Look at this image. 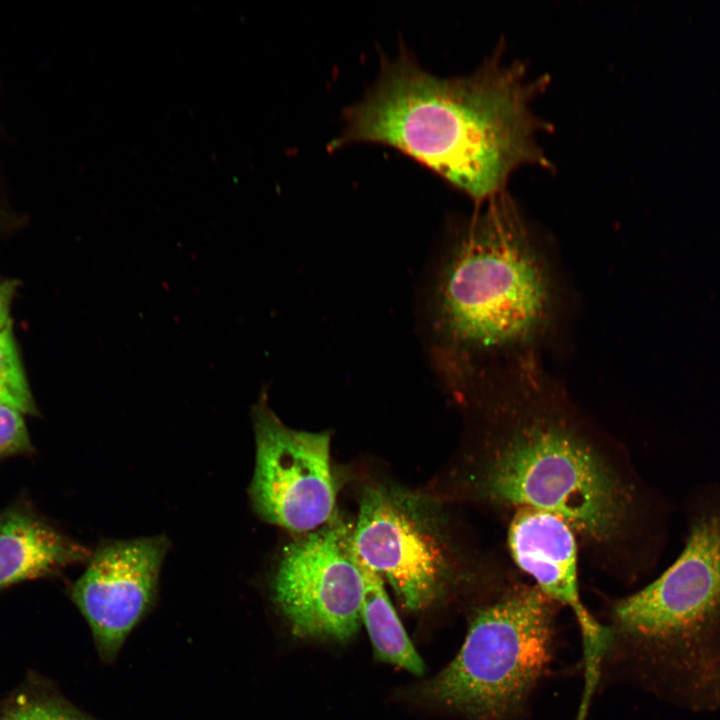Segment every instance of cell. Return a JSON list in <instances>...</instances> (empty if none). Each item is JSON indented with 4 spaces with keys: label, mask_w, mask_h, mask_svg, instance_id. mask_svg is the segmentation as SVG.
Returning <instances> with one entry per match:
<instances>
[{
    "label": "cell",
    "mask_w": 720,
    "mask_h": 720,
    "mask_svg": "<svg viewBox=\"0 0 720 720\" xmlns=\"http://www.w3.org/2000/svg\"><path fill=\"white\" fill-rule=\"evenodd\" d=\"M461 390L482 416L467 478L475 500L555 514L585 544L616 551L636 572L654 564L670 504L585 423L535 360L484 369Z\"/></svg>",
    "instance_id": "6da1fadb"
},
{
    "label": "cell",
    "mask_w": 720,
    "mask_h": 720,
    "mask_svg": "<svg viewBox=\"0 0 720 720\" xmlns=\"http://www.w3.org/2000/svg\"><path fill=\"white\" fill-rule=\"evenodd\" d=\"M546 79L494 57L475 73L437 78L408 55L383 64L375 86L345 113L339 147L391 146L483 204L524 164L548 165L536 141L544 123L530 103Z\"/></svg>",
    "instance_id": "7a4b0ae2"
},
{
    "label": "cell",
    "mask_w": 720,
    "mask_h": 720,
    "mask_svg": "<svg viewBox=\"0 0 720 720\" xmlns=\"http://www.w3.org/2000/svg\"><path fill=\"white\" fill-rule=\"evenodd\" d=\"M485 203L452 241L433 290L436 359L452 383L495 360L534 359L556 316L549 264L515 204L504 192Z\"/></svg>",
    "instance_id": "3957f363"
},
{
    "label": "cell",
    "mask_w": 720,
    "mask_h": 720,
    "mask_svg": "<svg viewBox=\"0 0 720 720\" xmlns=\"http://www.w3.org/2000/svg\"><path fill=\"white\" fill-rule=\"evenodd\" d=\"M619 627L649 652L659 690L693 713L720 710V581L700 571L654 579L615 606Z\"/></svg>",
    "instance_id": "277c9868"
},
{
    "label": "cell",
    "mask_w": 720,
    "mask_h": 720,
    "mask_svg": "<svg viewBox=\"0 0 720 720\" xmlns=\"http://www.w3.org/2000/svg\"><path fill=\"white\" fill-rule=\"evenodd\" d=\"M553 603L535 586L479 607L457 655L431 682V696L476 716L513 709L550 660Z\"/></svg>",
    "instance_id": "5b68a950"
},
{
    "label": "cell",
    "mask_w": 720,
    "mask_h": 720,
    "mask_svg": "<svg viewBox=\"0 0 720 720\" xmlns=\"http://www.w3.org/2000/svg\"><path fill=\"white\" fill-rule=\"evenodd\" d=\"M352 536L334 515L282 551L271 587L295 636L343 641L358 630L363 578Z\"/></svg>",
    "instance_id": "8992f818"
},
{
    "label": "cell",
    "mask_w": 720,
    "mask_h": 720,
    "mask_svg": "<svg viewBox=\"0 0 720 720\" xmlns=\"http://www.w3.org/2000/svg\"><path fill=\"white\" fill-rule=\"evenodd\" d=\"M256 462L249 495L265 521L306 534L333 516L336 483L330 461L329 432L286 426L262 392L252 409Z\"/></svg>",
    "instance_id": "52a82bcc"
},
{
    "label": "cell",
    "mask_w": 720,
    "mask_h": 720,
    "mask_svg": "<svg viewBox=\"0 0 720 720\" xmlns=\"http://www.w3.org/2000/svg\"><path fill=\"white\" fill-rule=\"evenodd\" d=\"M352 539L358 559L385 577L409 610L428 607L452 574L450 553L434 521L400 490L370 486L363 491Z\"/></svg>",
    "instance_id": "ba28073f"
},
{
    "label": "cell",
    "mask_w": 720,
    "mask_h": 720,
    "mask_svg": "<svg viewBox=\"0 0 720 720\" xmlns=\"http://www.w3.org/2000/svg\"><path fill=\"white\" fill-rule=\"evenodd\" d=\"M168 546L163 535L109 541L89 557L72 599L104 657L115 656L150 608Z\"/></svg>",
    "instance_id": "9c48e42d"
},
{
    "label": "cell",
    "mask_w": 720,
    "mask_h": 720,
    "mask_svg": "<svg viewBox=\"0 0 720 720\" xmlns=\"http://www.w3.org/2000/svg\"><path fill=\"white\" fill-rule=\"evenodd\" d=\"M574 531L559 516L536 509L514 511L508 528V547L517 566L553 602L575 614L592 671L609 642V633L581 602L578 588L577 542Z\"/></svg>",
    "instance_id": "30bf717a"
},
{
    "label": "cell",
    "mask_w": 720,
    "mask_h": 720,
    "mask_svg": "<svg viewBox=\"0 0 720 720\" xmlns=\"http://www.w3.org/2000/svg\"><path fill=\"white\" fill-rule=\"evenodd\" d=\"M87 557V551L30 508L0 513V591L51 575Z\"/></svg>",
    "instance_id": "8fae6325"
},
{
    "label": "cell",
    "mask_w": 720,
    "mask_h": 720,
    "mask_svg": "<svg viewBox=\"0 0 720 720\" xmlns=\"http://www.w3.org/2000/svg\"><path fill=\"white\" fill-rule=\"evenodd\" d=\"M359 565L363 578L361 621L377 658L415 675L423 674L424 662L390 602L383 578L360 560Z\"/></svg>",
    "instance_id": "7c38bea8"
},
{
    "label": "cell",
    "mask_w": 720,
    "mask_h": 720,
    "mask_svg": "<svg viewBox=\"0 0 720 720\" xmlns=\"http://www.w3.org/2000/svg\"><path fill=\"white\" fill-rule=\"evenodd\" d=\"M0 404L15 408L23 414L36 412L12 324L0 332Z\"/></svg>",
    "instance_id": "4fadbf2b"
},
{
    "label": "cell",
    "mask_w": 720,
    "mask_h": 720,
    "mask_svg": "<svg viewBox=\"0 0 720 720\" xmlns=\"http://www.w3.org/2000/svg\"><path fill=\"white\" fill-rule=\"evenodd\" d=\"M32 444L23 413L0 404V460L31 451Z\"/></svg>",
    "instance_id": "5bb4252c"
},
{
    "label": "cell",
    "mask_w": 720,
    "mask_h": 720,
    "mask_svg": "<svg viewBox=\"0 0 720 720\" xmlns=\"http://www.w3.org/2000/svg\"><path fill=\"white\" fill-rule=\"evenodd\" d=\"M4 720H86L63 707L43 701H23Z\"/></svg>",
    "instance_id": "9a60e30c"
},
{
    "label": "cell",
    "mask_w": 720,
    "mask_h": 720,
    "mask_svg": "<svg viewBox=\"0 0 720 720\" xmlns=\"http://www.w3.org/2000/svg\"><path fill=\"white\" fill-rule=\"evenodd\" d=\"M16 289V280L0 282V332L12 324L10 308Z\"/></svg>",
    "instance_id": "2e32d148"
}]
</instances>
